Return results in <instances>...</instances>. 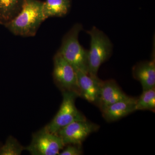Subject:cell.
<instances>
[{"label": "cell", "instance_id": "e0dca14e", "mask_svg": "<svg viewBox=\"0 0 155 155\" xmlns=\"http://www.w3.org/2000/svg\"><path fill=\"white\" fill-rule=\"evenodd\" d=\"M1 147H0V148H1Z\"/></svg>", "mask_w": 155, "mask_h": 155}, {"label": "cell", "instance_id": "7c38bea8", "mask_svg": "<svg viewBox=\"0 0 155 155\" xmlns=\"http://www.w3.org/2000/svg\"><path fill=\"white\" fill-rule=\"evenodd\" d=\"M71 3V0H46L43 5L45 19L50 17H64L69 12Z\"/></svg>", "mask_w": 155, "mask_h": 155}, {"label": "cell", "instance_id": "277c9868", "mask_svg": "<svg viewBox=\"0 0 155 155\" xmlns=\"http://www.w3.org/2000/svg\"><path fill=\"white\" fill-rule=\"evenodd\" d=\"M62 94L63 101L60 109L51 122L43 128L51 133L55 134L61 128L75 121L87 120L75 106L78 94L69 91H63Z\"/></svg>", "mask_w": 155, "mask_h": 155}, {"label": "cell", "instance_id": "3957f363", "mask_svg": "<svg viewBox=\"0 0 155 155\" xmlns=\"http://www.w3.org/2000/svg\"><path fill=\"white\" fill-rule=\"evenodd\" d=\"M87 33L91 38L90 48L87 53L88 74L97 78L101 65L111 55L113 46L109 38L95 26Z\"/></svg>", "mask_w": 155, "mask_h": 155}, {"label": "cell", "instance_id": "4fadbf2b", "mask_svg": "<svg viewBox=\"0 0 155 155\" xmlns=\"http://www.w3.org/2000/svg\"><path fill=\"white\" fill-rule=\"evenodd\" d=\"M24 0H0V24L11 21L19 14Z\"/></svg>", "mask_w": 155, "mask_h": 155}, {"label": "cell", "instance_id": "ba28073f", "mask_svg": "<svg viewBox=\"0 0 155 155\" xmlns=\"http://www.w3.org/2000/svg\"><path fill=\"white\" fill-rule=\"evenodd\" d=\"M128 97L115 81H102L96 105L102 111L108 106Z\"/></svg>", "mask_w": 155, "mask_h": 155}, {"label": "cell", "instance_id": "30bf717a", "mask_svg": "<svg viewBox=\"0 0 155 155\" xmlns=\"http://www.w3.org/2000/svg\"><path fill=\"white\" fill-rule=\"evenodd\" d=\"M137 98L128 96L116 102L102 111L103 117L108 122L117 121L135 112Z\"/></svg>", "mask_w": 155, "mask_h": 155}, {"label": "cell", "instance_id": "8992f818", "mask_svg": "<svg viewBox=\"0 0 155 155\" xmlns=\"http://www.w3.org/2000/svg\"><path fill=\"white\" fill-rule=\"evenodd\" d=\"M65 147L59 136L42 128L33 134L30 144L25 147V150L32 155H57Z\"/></svg>", "mask_w": 155, "mask_h": 155}, {"label": "cell", "instance_id": "9c48e42d", "mask_svg": "<svg viewBox=\"0 0 155 155\" xmlns=\"http://www.w3.org/2000/svg\"><path fill=\"white\" fill-rule=\"evenodd\" d=\"M76 73L80 97L96 105L102 81L99 78L92 77L86 72L77 71Z\"/></svg>", "mask_w": 155, "mask_h": 155}, {"label": "cell", "instance_id": "8fae6325", "mask_svg": "<svg viewBox=\"0 0 155 155\" xmlns=\"http://www.w3.org/2000/svg\"><path fill=\"white\" fill-rule=\"evenodd\" d=\"M133 77L141 84L143 91L155 87L154 58L136 64L132 69Z\"/></svg>", "mask_w": 155, "mask_h": 155}, {"label": "cell", "instance_id": "9a60e30c", "mask_svg": "<svg viewBox=\"0 0 155 155\" xmlns=\"http://www.w3.org/2000/svg\"><path fill=\"white\" fill-rule=\"evenodd\" d=\"M24 150L25 147L11 136L7 139L5 144L0 148V155H20Z\"/></svg>", "mask_w": 155, "mask_h": 155}, {"label": "cell", "instance_id": "2e32d148", "mask_svg": "<svg viewBox=\"0 0 155 155\" xmlns=\"http://www.w3.org/2000/svg\"><path fill=\"white\" fill-rule=\"evenodd\" d=\"M59 153L60 155H81L83 154L81 145L68 144Z\"/></svg>", "mask_w": 155, "mask_h": 155}, {"label": "cell", "instance_id": "5b68a950", "mask_svg": "<svg viewBox=\"0 0 155 155\" xmlns=\"http://www.w3.org/2000/svg\"><path fill=\"white\" fill-rule=\"evenodd\" d=\"M53 60V76L56 85L62 92H73L80 96L75 69L58 51L54 56Z\"/></svg>", "mask_w": 155, "mask_h": 155}, {"label": "cell", "instance_id": "5bb4252c", "mask_svg": "<svg viewBox=\"0 0 155 155\" xmlns=\"http://www.w3.org/2000/svg\"><path fill=\"white\" fill-rule=\"evenodd\" d=\"M135 110H150L155 112V87L143 91L140 96L137 98Z\"/></svg>", "mask_w": 155, "mask_h": 155}, {"label": "cell", "instance_id": "52a82bcc", "mask_svg": "<svg viewBox=\"0 0 155 155\" xmlns=\"http://www.w3.org/2000/svg\"><path fill=\"white\" fill-rule=\"evenodd\" d=\"M100 126L87 120L75 121L61 128L55 133L68 144L81 145L89 135L99 129Z\"/></svg>", "mask_w": 155, "mask_h": 155}, {"label": "cell", "instance_id": "6da1fadb", "mask_svg": "<svg viewBox=\"0 0 155 155\" xmlns=\"http://www.w3.org/2000/svg\"><path fill=\"white\" fill-rule=\"evenodd\" d=\"M43 5V2L40 0H24L19 14L4 25L17 36H35L41 23L45 20Z\"/></svg>", "mask_w": 155, "mask_h": 155}, {"label": "cell", "instance_id": "7a4b0ae2", "mask_svg": "<svg viewBox=\"0 0 155 155\" xmlns=\"http://www.w3.org/2000/svg\"><path fill=\"white\" fill-rule=\"evenodd\" d=\"M83 29L80 23H76L66 33L58 52L72 66L76 72L88 73V51L80 45L79 33Z\"/></svg>", "mask_w": 155, "mask_h": 155}]
</instances>
